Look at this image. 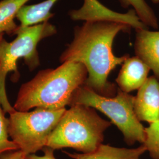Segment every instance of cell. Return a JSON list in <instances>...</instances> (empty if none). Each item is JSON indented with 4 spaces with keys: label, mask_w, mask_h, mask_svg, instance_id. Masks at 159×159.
<instances>
[{
    "label": "cell",
    "mask_w": 159,
    "mask_h": 159,
    "mask_svg": "<svg viewBox=\"0 0 159 159\" xmlns=\"http://www.w3.org/2000/svg\"><path fill=\"white\" fill-rule=\"evenodd\" d=\"M131 27L113 21H85L74 28V38L61 54V63L83 64L88 72L85 85L98 94L113 97L116 87L108 81L110 73L129 57H117L113 44L120 32H130Z\"/></svg>",
    "instance_id": "1"
},
{
    "label": "cell",
    "mask_w": 159,
    "mask_h": 159,
    "mask_svg": "<svg viewBox=\"0 0 159 159\" xmlns=\"http://www.w3.org/2000/svg\"><path fill=\"white\" fill-rule=\"evenodd\" d=\"M88 72L81 63L67 61L55 69L39 71L20 89L14 108L58 110L70 106L75 93L85 84Z\"/></svg>",
    "instance_id": "2"
},
{
    "label": "cell",
    "mask_w": 159,
    "mask_h": 159,
    "mask_svg": "<svg viewBox=\"0 0 159 159\" xmlns=\"http://www.w3.org/2000/svg\"><path fill=\"white\" fill-rule=\"evenodd\" d=\"M111 122L100 117L91 107L74 104L66 110L49 137L46 147L71 148L81 153L95 151Z\"/></svg>",
    "instance_id": "3"
},
{
    "label": "cell",
    "mask_w": 159,
    "mask_h": 159,
    "mask_svg": "<svg viewBox=\"0 0 159 159\" xmlns=\"http://www.w3.org/2000/svg\"><path fill=\"white\" fill-rule=\"evenodd\" d=\"M55 25L48 22L24 29H18L17 37L11 42L4 38L0 41V104L5 113H11L16 110L9 102L7 96L6 80L7 74L13 72L17 79L19 73L17 61L23 58L30 70L40 65L37 45L46 38L57 33Z\"/></svg>",
    "instance_id": "4"
},
{
    "label": "cell",
    "mask_w": 159,
    "mask_h": 159,
    "mask_svg": "<svg viewBox=\"0 0 159 159\" xmlns=\"http://www.w3.org/2000/svg\"><path fill=\"white\" fill-rule=\"evenodd\" d=\"M134 97L117 90L116 97H106L98 94L84 84L75 93L70 106L81 104L97 109L107 116L124 136L125 143L133 145L146 140L144 126L137 118L134 111Z\"/></svg>",
    "instance_id": "5"
},
{
    "label": "cell",
    "mask_w": 159,
    "mask_h": 159,
    "mask_svg": "<svg viewBox=\"0 0 159 159\" xmlns=\"http://www.w3.org/2000/svg\"><path fill=\"white\" fill-rule=\"evenodd\" d=\"M66 110L37 108L32 111L15 110L9 114L8 118L9 136L25 156L35 154L46 147L52 131Z\"/></svg>",
    "instance_id": "6"
},
{
    "label": "cell",
    "mask_w": 159,
    "mask_h": 159,
    "mask_svg": "<svg viewBox=\"0 0 159 159\" xmlns=\"http://www.w3.org/2000/svg\"><path fill=\"white\" fill-rule=\"evenodd\" d=\"M68 15L75 21H113L127 24L136 30L148 29L137 17L134 10H130L125 14L117 13L109 10L97 0H84L81 8L71 10Z\"/></svg>",
    "instance_id": "7"
},
{
    "label": "cell",
    "mask_w": 159,
    "mask_h": 159,
    "mask_svg": "<svg viewBox=\"0 0 159 159\" xmlns=\"http://www.w3.org/2000/svg\"><path fill=\"white\" fill-rule=\"evenodd\" d=\"M134 111L140 121L152 124L159 121V81L155 76L148 77L134 97Z\"/></svg>",
    "instance_id": "8"
},
{
    "label": "cell",
    "mask_w": 159,
    "mask_h": 159,
    "mask_svg": "<svg viewBox=\"0 0 159 159\" xmlns=\"http://www.w3.org/2000/svg\"><path fill=\"white\" fill-rule=\"evenodd\" d=\"M134 49L137 57L146 63L159 79V31L136 30Z\"/></svg>",
    "instance_id": "9"
},
{
    "label": "cell",
    "mask_w": 159,
    "mask_h": 159,
    "mask_svg": "<svg viewBox=\"0 0 159 159\" xmlns=\"http://www.w3.org/2000/svg\"><path fill=\"white\" fill-rule=\"evenodd\" d=\"M150 68L139 57H128L116 79L121 91L129 93L139 90L148 79Z\"/></svg>",
    "instance_id": "10"
},
{
    "label": "cell",
    "mask_w": 159,
    "mask_h": 159,
    "mask_svg": "<svg viewBox=\"0 0 159 159\" xmlns=\"http://www.w3.org/2000/svg\"><path fill=\"white\" fill-rule=\"evenodd\" d=\"M146 152L147 149L143 144L138 148H127L102 143L90 153H70L66 152L64 153L73 159H141V156Z\"/></svg>",
    "instance_id": "11"
},
{
    "label": "cell",
    "mask_w": 159,
    "mask_h": 159,
    "mask_svg": "<svg viewBox=\"0 0 159 159\" xmlns=\"http://www.w3.org/2000/svg\"><path fill=\"white\" fill-rule=\"evenodd\" d=\"M58 0H45L41 2L25 5L18 12L16 18L20 21V29H24L48 22L53 17L51 10Z\"/></svg>",
    "instance_id": "12"
},
{
    "label": "cell",
    "mask_w": 159,
    "mask_h": 159,
    "mask_svg": "<svg viewBox=\"0 0 159 159\" xmlns=\"http://www.w3.org/2000/svg\"><path fill=\"white\" fill-rule=\"evenodd\" d=\"M30 0L0 1V34H15L19 25L14 21L18 12Z\"/></svg>",
    "instance_id": "13"
},
{
    "label": "cell",
    "mask_w": 159,
    "mask_h": 159,
    "mask_svg": "<svg viewBox=\"0 0 159 159\" xmlns=\"http://www.w3.org/2000/svg\"><path fill=\"white\" fill-rule=\"evenodd\" d=\"M120 2L125 8L131 7L140 20L148 27L153 29L159 27L157 18L145 0H120Z\"/></svg>",
    "instance_id": "14"
},
{
    "label": "cell",
    "mask_w": 159,
    "mask_h": 159,
    "mask_svg": "<svg viewBox=\"0 0 159 159\" xmlns=\"http://www.w3.org/2000/svg\"><path fill=\"white\" fill-rule=\"evenodd\" d=\"M145 131L146 140L143 144L152 159H159V121L150 124Z\"/></svg>",
    "instance_id": "15"
},
{
    "label": "cell",
    "mask_w": 159,
    "mask_h": 159,
    "mask_svg": "<svg viewBox=\"0 0 159 159\" xmlns=\"http://www.w3.org/2000/svg\"><path fill=\"white\" fill-rule=\"evenodd\" d=\"M8 119L0 104V157L4 154L18 150L17 144L9 140Z\"/></svg>",
    "instance_id": "16"
},
{
    "label": "cell",
    "mask_w": 159,
    "mask_h": 159,
    "mask_svg": "<svg viewBox=\"0 0 159 159\" xmlns=\"http://www.w3.org/2000/svg\"><path fill=\"white\" fill-rule=\"evenodd\" d=\"M42 150L44 152L43 156H37L35 154H31L26 156L25 159H56L54 154V149L48 147H45Z\"/></svg>",
    "instance_id": "17"
},
{
    "label": "cell",
    "mask_w": 159,
    "mask_h": 159,
    "mask_svg": "<svg viewBox=\"0 0 159 159\" xmlns=\"http://www.w3.org/2000/svg\"><path fill=\"white\" fill-rule=\"evenodd\" d=\"M25 156L21 150H18L2 154L0 159H25Z\"/></svg>",
    "instance_id": "18"
},
{
    "label": "cell",
    "mask_w": 159,
    "mask_h": 159,
    "mask_svg": "<svg viewBox=\"0 0 159 159\" xmlns=\"http://www.w3.org/2000/svg\"><path fill=\"white\" fill-rule=\"evenodd\" d=\"M152 1L154 4H159V0H152Z\"/></svg>",
    "instance_id": "19"
},
{
    "label": "cell",
    "mask_w": 159,
    "mask_h": 159,
    "mask_svg": "<svg viewBox=\"0 0 159 159\" xmlns=\"http://www.w3.org/2000/svg\"><path fill=\"white\" fill-rule=\"evenodd\" d=\"M3 36H4V34H0V41L4 38Z\"/></svg>",
    "instance_id": "20"
}]
</instances>
